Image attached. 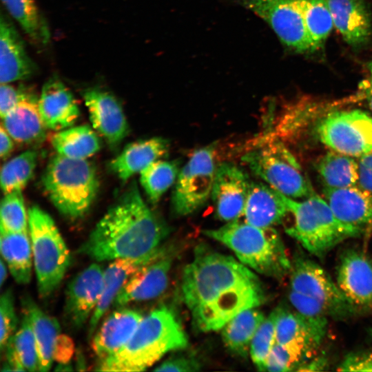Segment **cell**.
<instances>
[{"mask_svg":"<svg viewBox=\"0 0 372 372\" xmlns=\"http://www.w3.org/2000/svg\"><path fill=\"white\" fill-rule=\"evenodd\" d=\"M183 300L194 327L201 332L221 329L231 318L265 300L258 277L234 258L198 245L182 277Z\"/></svg>","mask_w":372,"mask_h":372,"instance_id":"1","label":"cell"},{"mask_svg":"<svg viewBox=\"0 0 372 372\" xmlns=\"http://www.w3.org/2000/svg\"><path fill=\"white\" fill-rule=\"evenodd\" d=\"M168 228L144 202L135 182L111 206L78 251L96 261L156 251Z\"/></svg>","mask_w":372,"mask_h":372,"instance_id":"2","label":"cell"},{"mask_svg":"<svg viewBox=\"0 0 372 372\" xmlns=\"http://www.w3.org/2000/svg\"><path fill=\"white\" fill-rule=\"evenodd\" d=\"M187 345V336L176 316L162 307L143 317L128 342L112 356L99 361L96 370L144 371L169 351Z\"/></svg>","mask_w":372,"mask_h":372,"instance_id":"3","label":"cell"},{"mask_svg":"<svg viewBox=\"0 0 372 372\" xmlns=\"http://www.w3.org/2000/svg\"><path fill=\"white\" fill-rule=\"evenodd\" d=\"M203 233L227 246L240 262L260 274L282 279L290 271L291 261L273 227H259L236 220Z\"/></svg>","mask_w":372,"mask_h":372,"instance_id":"4","label":"cell"},{"mask_svg":"<svg viewBox=\"0 0 372 372\" xmlns=\"http://www.w3.org/2000/svg\"><path fill=\"white\" fill-rule=\"evenodd\" d=\"M293 223L286 232L311 254L322 258L344 240L358 237L363 230L340 220L325 199L314 192L302 201L284 195Z\"/></svg>","mask_w":372,"mask_h":372,"instance_id":"5","label":"cell"},{"mask_svg":"<svg viewBox=\"0 0 372 372\" xmlns=\"http://www.w3.org/2000/svg\"><path fill=\"white\" fill-rule=\"evenodd\" d=\"M41 180L54 206L71 219L81 218L88 211L99 188L92 163L58 154L50 159Z\"/></svg>","mask_w":372,"mask_h":372,"instance_id":"6","label":"cell"},{"mask_svg":"<svg viewBox=\"0 0 372 372\" xmlns=\"http://www.w3.org/2000/svg\"><path fill=\"white\" fill-rule=\"evenodd\" d=\"M38 291L43 298L59 287L70 265V251L52 218L38 206L28 212Z\"/></svg>","mask_w":372,"mask_h":372,"instance_id":"7","label":"cell"},{"mask_svg":"<svg viewBox=\"0 0 372 372\" xmlns=\"http://www.w3.org/2000/svg\"><path fill=\"white\" fill-rule=\"evenodd\" d=\"M242 159L255 175L289 198H307L313 193L299 164L281 143L262 142Z\"/></svg>","mask_w":372,"mask_h":372,"instance_id":"8","label":"cell"},{"mask_svg":"<svg viewBox=\"0 0 372 372\" xmlns=\"http://www.w3.org/2000/svg\"><path fill=\"white\" fill-rule=\"evenodd\" d=\"M214 145L195 151L180 170L172 196V209L177 216L197 211L211 194L216 171Z\"/></svg>","mask_w":372,"mask_h":372,"instance_id":"9","label":"cell"},{"mask_svg":"<svg viewBox=\"0 0 372 372\" xmlns=\"http://www.w3.org/2000/svg\"><path fill=\"white\" fill-rule=\"evenodd\" d=\"M316 131L319 140L333 151L359 158L372 152V117L362 110L330 112Z\"/></svg>","mask_w":372,"mask_h":372,"instance_id":"10","label":"cell"},{"mask_svg":"<svg viewBox=\"0 0 372 372\" xmlns=\"http://www.w3.org/2000/svg\"><path fill=\"white\" fill-rule=\"evenodd\" d=\"M289 273L290 289L320 302L329 316L342 318L359 312L329 273L311 258L296 254L291 260Z\"/></svg>","mask_w":372,"mask_h":372,"instance_id":"11","label":"cell"},{"mask_svg":"<svg viewBox=\"0 0 372 372\" xmlns=\"http://www.w3.org/2000/svg\"><path fill=\"white\" fill-rule=\"evenodd\" d=\"M265 21L280 41L298 53L313 52L299 0H240Z\"/></svg>","mask_w":372,"mask_h":372,"instance_id":"12","label":"cell"},{"mask_svg":"<svg viewBox=\"0 0 372 372\" xmlns=\"http://www.w3.org/2000/svg\"><path fill=\"white\" fill-rule=\"evenodd\" d=\"M275 317L276 342L301 353L307 360L323 341L327 317H312L278 307Z\"/></svg>","mask_w":372,"mask_h":372,"instance_id":"13","label":"cell"},{"mask_svg":"<svg viewBox=\"0 0 372 372\" xmlns=\"http://www.w3.org/2000/svg\"><path fill=\"white\" fill-rule=\"evenodd\" d=\"M171 247H161L158 254L140 267L120 290L112 306L121 308L134 302L150 300L165 290L174 260Z\"/></svg>","mask_w":372,"mask_h":372,"instance_id":"14","label":"cell"},{"mask_svg":"<svg viewBox=\"0 0 372 372\" xmlns=\"http://www.w3.org/2000/svg\"><path fill=\"white\" fill-rule=\"evenodd\" d=\"M336 283L358 311H372V259L366 253L348 249L342 254Z\"/></svg>","mask_w":372,"mask_h":372,"instance_id":"15","label":"cell"},{"mask_svg":"<svg viewBox=\"0 0 372 372\" xmlns=\"http://www.w3.org/2000/svg\"><path fill=\"white\" fill-rule=\"evenodd\" d=\"M103 271L93 263L75 276L66 289L64 318L73 329L81 328L91 318L101 298Z\"/></svg>","mask_w":372,"mask_h":372,"instance_id":"16","label":"cell"},{"mask_svg":"<svg viewBox=\"0 0 372 372\" xmlns=\"http://www.w3.org/2000/svg\"><path fill=\"white\" fill-rule=\"evenodd\" d=\"M251 182L247 174L233 163L217 166L211 196L220 220L231 222L243 215Z\"/></svg>","mask_w":372,"mask_h":372,"instance_id":"17","label":"cell"},{"mask_svg":"<svg viewBox=\"0 0 372 372\" xmlns=\"http://www.w3.org/2000/svg\"><path fill=\"white\" fill-rule=\"evenodd\" d=\"M83 99L93 127L110 146L118 147L129 131L120 102L111 92L98 87L84 91Z\"/></svg>","mask_w":372,"mask_h":372,"instance_id":"18","label":"cell"},{"mask_svg":"<svg viewBox=\"0 0 372 372\" xmlns=\"http://www.w3.org/2000/svg\"><path fill=\"white\" fill-rule=\"evenodd\" d=\"M39 108L47 129L60 131L72 127L80 110L70 90L54 76L43 85L39 98Z\"/></svg>","mask_w":372,"mask_h":372,"instance_id":"19","label":"cell"},{"mask_svg":"<svg viewBox=\"0 0 372 372\" xmlns=\"http://www.w3.org/2000/svg\"><path fill=\"white\" fill-rule=\"evenodd\" d=\"M37 66L28 56L23 41L12 22L0 18V82L10 83L30 78Z\"/></svg>","mask_w":372,"mask_h":372,"instance_id":"20","label":"cell"},{"mask_svg":"<svg viewBox=\"0 0 372 372\" xmlns=\"http://www.w3.org/2000/svg\"><path fill=\"white\" fill-rule=\"evenodd\" d=\"M333 25L344 41L353 48L372 40V19L363 0H327Z\"/></svg>","mask_w":372,"mask_h":372,"instance_id":"21","label":"cell"},{"mask_svg":"<svg viewBox=\"0 0 372 372\" xmlns=\"http://www.w3.org/2000/svg\"><path fill=\"white\" fill-rule=\"evenodd\" d=\"M323 192L325 200L340 220L363 231L372 227V193L356 185L324 187Z\"/></svg>","mask_w":372,"mask_h":372,"instance_id":"22","label":"cell"},{"mask_svg":"<svg viewBox=\"0 0 372 372\" xmlns=\"http://www.w3.org/2000/svg\"><path fill=\"white\" fill-rule=\"evenodd\" d=\"M143 318L138 311L123 308L112 312L92 339V349L99 360L118 351L130 339Z\"/></svg>","mask_w":372,"mask_h":372,"instance_id":"23","label":"cell"},{"mask_svg":"<svg viewBox=\"0 0 372 372\" xmlns=\"http://www.w3.org/2000/svg\"><path fill=\"white\" fill-rule=\"evenodd\" d=\"M287 214L282 194L269 185L251 182L243 212L245 222L259 227H273Z\"/></svg>","mask_w":372,"mask_h":372,"instance_id":"24","label":"cell"},{"mask_svg":"<svg viewBox=\"0 0 372 372\" xmlns=\"http://www.w3.org/2000/svg\"><path fill=\"white\" fill-rule=\"evenodd\" d=\"M39 98L32 92L3 118L1 125L14 141L22 145H37L45 138L46 127L39 108Z\"/></svg>","mask_w":372,"mask_h":372,"instance_id":"25","label":"cell"},{"mask_svg":"<svg viewBox=\"0 0 372 372\" xmlns=\"http://www.w3.org/2000/svg\"><path fill=\"white\" fill-rule=\"evenodd\" d=\"M161 247L154 253L141 258H123L114 260L103 271V285L101 298L89 321L88 335L94 333L99 320L112 305L117 294L128 279L140 267L152 260Z\"/></svg>","mask_w":372,"mask_h":372,"instance_id":"26","label":"cell"},{"mask_svg":"<svg viewBox=\"0 0 372 372\" xmlns=\"http://www.w3.org/2000/svg\"><path fill=\"white\" fill-rule=\"evenodd\" d=\"M169 141L159 136L138 140L127 144L113 159L110 167L123 182L127 181L151 163L165 156L169 152Z\"/></svg>","mask_w":372,"mask_h":372,"instance_id":"27","label":"cell"},{"mask_svg":"<svg viewBox=\"0 0 372 372\" xmlns=\"http://www.w3.org/2000/svg\"><path fill=\"white\" fill-rule=\"evenodd\" d=\"M23 312L29 317L34 333L39 359V371H48L54 360L56 339L60 334L57 320L45 313L32 299H22Z\"/></svg>","mask_w":372,"mask_h":372,"instance_id":"28","label":"cell"},{"mask_svg":"<svg viewBox=\"0 0 372 372\" xmlns=\"http://www.w3.org/2000/svg\"><path fill=\"white\" fill-rule=\"evenodd\" d=\"M29 231L9 232L1 229L0 248L15 281L27 284L32 274V246Z\"/></svg>","mask_w":372,"mask_h":372,"instance_id":"29","label":"cell"},{"mask_svg":"<svg viewBox=\"0 0 372 372\" xmlns=\"http://www.w3.org/2000/svg\"><path fill=\"white\" fill-rule=\"evenodd\" d=\"M265 318L263 313L254 308L237 314L222 328L226 347L237 355L246 357L251 340Z\"/></svg>","mask_w":372,"mask_h":372,"instance_id":"30","label":"cell"},{"mask_svg":"<svg viewBox=\"0 0 372 372\" xmlns=\"http://www.w3.org/2000/svg\"><path fill=\"white\" fill-rule=\"evenodd\" d=\"M51 143L59 155L76 159H87L101 148L96 133L88 125L70 127L58 131Z\"/></svg>","mask_w":372,"mask_h":372,"instance_id":"31","label":"cell"},{"mask_svg":"<svg viewBox=\"0 0 372 372\" xmlns=\"http://www.w3.org/2000/svg\"><path fill=\"white\" fill-rule=\"evenodd\" d=\"M316 169L325 187L340 188L358 185V165L352 156L329 152L320 158Z\"/></svg>","mask_w":372,"mask_h":372,"instance_id":"32","label":"cell"},{"mask_svg":"<svg viewBox=\"0 0 372 372\" xmlns=\"http://www.w3.org/2000/svg\"><path fill=\"white\" fill-rule=\"evenodd\" d=\"M24 32L35 43L47 44L50 38L48 25L34 0H1Z\"/></svg>","mask_w":372,"mask_h":372,"instance_id":"33","label":"cell"},{"mask_svg":"<svg viewBox=\"0 0 372 372\" xmlns=\"http://www.w3.org/2000/svg\"><path fill=\"white\" fill-rule=\"evenodd\" d=\"M176 161L156 160L140 172V183L148 199L157 203L174 183L179 173Z\"/></svg>","mask_w":372,"mask_h":372,"instance_id":"34","label":"cell"},{"mask_svg":"<svg viewBox=\"0 0 372 372\" xmlns=\"http://www.w3.org/2000/svg\"><path fill=\"white\" fill-rule=\"evenodd\" d=\"M313 52L323 47L334 25L327 0H299Z\"/></svg>","mask_w":372,"mask_h":372,"instance_id":"35","label":"cell"},{"mask_svg":"<svg viewBox=\"0 0 372 372\" xmlns=\"http://www.w3.org/2000/svg\"><path fill=\"white\" fill-rule=\"evenodd\" d=\"M37 159V152L28 149L1 167L0 182L4 194L22 190L26 186L33 176Z\"/></svg>","mask_w":372,"mask_h":372,"instance_id":"36","label":"cell"},{"mask_svg":"<svg viewBox=\"0 0 372 372\" xmlns=\"http://www.w3.org/2000/svg\"><path fill=\"white\" fill-rule=\"evenodd\" d=\"M1 229L9 232L28 231L22 190L4 194L0 207Z\"/></svg>","mask_w":372,"mask_h":372,"instance_id":"37","label":"cell"},{"mask_svg":"<svg viewBox=\"0 0 372 372\" xmlns=\"http://www.w3.org/2000/svg\"><path fill=\"white\" fill-rule=\"evenodd\" d=\"M19 330L10 340L25 371H39V359L34 333L28 316L23 312Z\"/></svg>","mask_w":372,"mask_h":372,"instance_id":"38","label":"cell"},{"mask_svg":"<svg viewBox=\"0 0 372 372\" xmlns=\"http://www.w3.org/2000/svg\"><path fill=\"white\" fill-rule=\"evenodd\" d=\"M275 343V317L272 312L269 317L265 318L250 345L251 360L259 371H267V359Z\"/></svg>","mask_w":372,"mask_h":372,"instance_id":"39","label":"cell"},{"mask_svg":"<svg viewBox=\"0 0 372 372\" xmlns=\"http://www.w3.org/2000/svg\"><path fill=\"white\" fill-rule=\"evenodd\" d=\"M305 361V358L299 352L276 342L267 359V371L274 372L297 371Z\"/></svg>","mask_w":372,"mask_h":372,"instance_id":"40","label":"cell"},{"mask_svg":"<svg viewBox=\"0 0 372 372\" xmlns=\"http://www.w3.org/2000/svg\"><path fill=\"white\" fill-rule=\"evenodd\" d=\"M0 347L3 351L8 340L14 335L17 326L14 297L10 289L5 291L0 298Z\"/></svg>","mask_w":372,"mask_h":372,"instance_id":"41","label":"cell"},{"mask_svg":"<svg viewBox=\"0 0 372 372\" xmlns=\"http://www.w3.org/2000/svg\"><path fill=\"white\" fill-rule=\"evenodd\" d=\"M289 299L298 312L312 317L329 316L327 309L318 301L303 293L290 289Z\"/></svg>","mask_w":372,"mask_h":372,"instance_id":"42","label":"cell"},{"mask_svg":"<svg viewBox=\"0 0 372 372\" xmlns=\"http://www.w3.org/2000/svg\"><path fill=\"white\" fill-rule=\"evenodd\" d=\"M32 92L24 86L15 87L9 83L1 84L0 87V116L3 118L21 101Z\"/></svg>","mask_w":372,"mask_h":372,"instance_id":"43","label":"cell"},{"mask_svg":"<svg viewBox=\"0 0 372 372\" xmlns=\"http://www.w3.org/2000/svg\"><path fill=\"white\" fill-rule=\"evenodd\" d=\"M200 362L192 355H177L165 360L154 370L155 371L192 372L200 370Z\"/></svg>","mask_w":372,"mask_h":372,"instance_id":"44","label":"cell"},{"mask_svg":"<svg viewBox=\"0 0 372 372\" xmlns=\"http://www.w3.org/2000/svg\"><path fill=\"white\" fill-rule=\"evenodd\" d=\"M337 371H372V351H358L347 355Z\"/></svg>","mask_w":372,"mask_h":372,"instance_id":"45","label":"cell"},{"mask_svg":"<svg viewBox=\"0 0 372 372\" xmlns=\"http://www.w3.org/2000/svg\"><path fill=\"white\" fill-rule=\"evenodd\" d=\"M358 185L372 193V152L360 157Z\"/></svg>","mask_w":372,"mask_h":372,"instance_id":"46","label":"cell"},{"mask_svg":"<svg viewBox=\"0 0 372 372\" xmlns=\"http://www.w3.org/2000/svg\"><path fill=\"white\" fill-rule=\"evenodd\" d=\"M74 351L72 340L68 335L59 334L56 342L54 360L59 364H68Z\"/></svg>","mask_w":372,"mask_h":372,"instance_id":"47","label":"cell"},{"mask_svg":"<svg viewBox=\"0 0 372 372\" xmlns=\"http://www.w3.org/2000/svg\"><path fill=\"white\" fill-rule=\"evenodd\" d=\"M309 358L297 369L298 371H320L325 369L328 366V361L325 356L320 355L314 357L313 359Z\"/></svg>","mask_w":372,"mask_h":372,"instance_id":"48","label":"cell"},{"mask_svg":"<svg viewBox=\"0 0 372 372\" xmlns=\"http://www.w3.org/2000/svg\"><path fill=\"white\" fill-rule=\"evenodd\" d=\"M14 145L13 138L1 125L0 127V156L1 159L7 158L12 150Z\"/></svg>","mask_w":372,"mask_h":372,"instance_id":"49","label":"cell"},{"mask_svg":"<svg viewBox=\"0 0 372 372\" xmlns=\"http://www.w3.org/2000/svg\"><path fill=\"white\" fill-rule=\"evenodd\" d=\"M369 78L365 87V96L367 103L372 111V61L368 64Z\"/></svg>","mask_w":372,"mask_h":372,"instance_id":"50","label":"cell"},{"mask_svg":"<svg viewBox=\"0 0 372 372\" xmlns=\"http://www.w3.org/2000/svg\"><path fill=\"white\" fill-rule=\"evenodd\" d=\"M0 264V286L2 287L7 278V267L3 258L1 259Z\"/></svg>","mask_w":372,"mask_h":372,"instance_id":"51","label":"cell"}]
</instances>
